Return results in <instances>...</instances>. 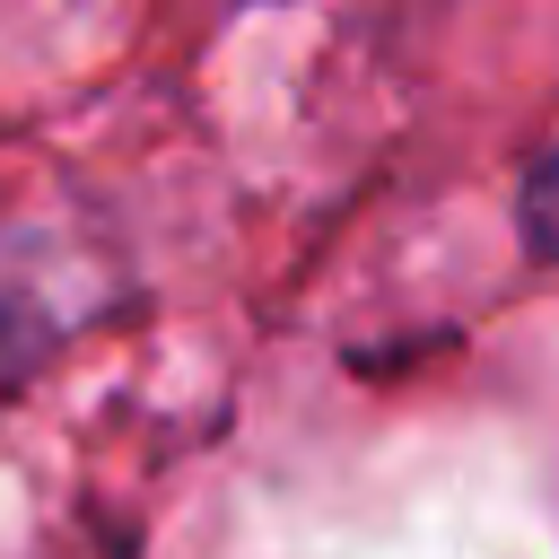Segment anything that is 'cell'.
Here are the masks:
<instances>
[{"label": "cell", "mask_w": 559, "mask_h": 559, "mask_svg": "<svg viewBox=\"0 0 559 559\" xmlns=\"http://www.w3.org/2000/svg\"><path fill=\"white\" fill-rule=\"evenodd\" d=\"M524 236H533V245L559 262V148H550V157L524 175Z\"/></svg>", "instance_id": "1"}]
</instances>
